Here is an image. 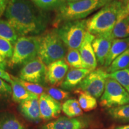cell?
<instances>
[{"label":"cell","mask_w":129,"mask_h":129,"mask_svg":"<svg viewBox=\"0 0 129 129\" xmlns=\"http://www.w3.org/2000/svg\"><path fill=\"white\" fill-rule=\"evenodd\" d=\"M16 79L29 92L38 95V96H40L44 93V88L42 85H40V84L26 81H24L19 78H17V77H16Z\"/></svg>","instance_id":"obj_30"},{"label":"cell","mask_w":129,"mask_h":129,"mask_svg":"<svg viewBox=\"0 0 129 129\" xmlns=\"http://www.w3.org/2000/svg\"><path fill=\"white\" fill-rule=\"evenodd\" d=\"M19 110L26 120L38 122L41 120L39 98H34L23 101L19 104Z\"/></svg>","instance_id":"obj_15"},{"label":"cell","mask_w":129,"mask_h":129,"mask_svg":"<svg viewBox=\"0 0 129 129\" xmlns=\"http://www.w3.org/2000/svg\"><path fill=\"white\" fill-rule=\"evenodd\" d=\"M0 129H25V128L13 113L7 110H1Z\"/></svg>","instance_id":"obj_20"},{"label":"cell","mask_w":129,"mask_h":129,"mask_svg":"<svg viewBox=\"0 0 129 129\" xmlns=\"http://www.w3.org/2000/svg\"><path fill=\"white\" fill-rule=\"evenodd\" d=\"M67 47L61 40L56 29L49 30L40 35L38 57L46 65L63 60L68 52Z\"/></svg>","instance_id":"obj_4"},{"label":"cell","mask_w":129,"mask_h":129,"mask_svg":"<svg viewBox=\"0 0 129 129\" xmlns=\"http://www.w3.org/2000/svg\"><path fill=\"white\" fill-rule=\"evenodd\" d=\"M109 74L102 68L92 71L78 86L77 90H81L95 98H99L104 93L106 81Z\"/></svg>","instance_id":"obj_8"},{"label":"cell","mask_w":129,"mask_h":129,"mask_svg":"<svg viewBox=\"0 0 129 129\" xmlns=\"http://www.w3.org/2000/svg\"><path fill=\"white\" fill-rule=\"evenodd\" d=\"M47 67L38 57L24 64L19 72V78L30 83L40 84L45 81Z\"/></svg>","instance_id":"obj_9"},{"label":"cell","mask_w":129,"mask_h":129,"mask_svg":"<svg viewBox=\"0 0 129 129\" xmlns=\"http://www.w3.org/2000/svg\"><path fill=\"white\" fill-rule=\"evenodd\" d=\"M7 65V62H6V60L5 59H3L2 57L0 56V68L4 69L6 68Z\"/></svg>","instance_id":"obj_35"},{"label":"cell","mask_w":129,"mask_h":129,"mask_svg":"<svg viewBox=\"0 0 129 129\" xmlns=\"http://www.w3.org/2000/svg\"><path fill=\"white\" fill-rule=\"evenodd\" d=\"M100 104L108 109L129 104V93L115 80L108 78L101 97Z\"/></svg>","instance_id":"obj_7"},{"label":"cell","mask_w":129,"mask_h":129,"mask_svg":"<svg viewBox=\"0 0 129 129\" xmlns=\"http://www.w3.org/2000/svg\"><path fill=\"white\" fill-rule=\"evenodd\" d=\"M114 40L112 35L111 34L95 37L94 40L92 41L91 45L96 56L97 62L99 65L104 66Z\"/></svg>","instance_id":"obj_13"},{"label":"cell","mask_w":129,"mask_h":129,"mask_svg":"<svg viewBox=\"0 0 129 129\" xmlns=\"http://www.w3.org/2000/svg\"><path fill=\"white\" fill-rule=\"evenodd\" d=\"M14 46L8 40L0 38V56L5 60L10 59L13 53Z\"/></svg>","instance_id":"obj_29"},{"label":"cell","mask_w":129,"mask_h":129,"mask_svg":"<svg viewBox=\"0 0 129 129\" xmlns=\"http://www.w3.org/2000/svg\"><path fill=\"white\" fill-rule=\"evenodd\" d=\"M0 78L2 80H4L8 83L11 84L12 81V77H11V75L6 72L4 69H3L0 68Z\"/></svg>","instance_id":"obj_33"},{"label":"cell","mask_w":129,"mask_h":129,"mask_svg":"<svg viewBox=\"0 0 129 129\" xmlns=\"http://www.w3.org/2000/svg\"><path fill=\"white\" fill-rule=\"evenodd\" d=\"M111 35L114 39H121L129 37V16L125 12V8L119 17Z\"/></svg>","instance_id":"obj_19"},{"label":"cell","mask_w":129,"mask_h":129,"mask_svg":"<svg viewBox=\"0 0 129 129\" xmlns=\"http://www.w3.org/2000/svg\"><path fill=\"white\" fill-rule=\"evenodd\" d=\"M108 114L112 118L120 122L129 121V104L108 109Z\"/></svg>","instance_id":"obj_25"},{"label":"cell","mask_w":129,"mask_h":129,"mask_svg":"<svg viewBox=\"0 0 129 129\" xmlns=\"http://www.w3.org/2000/svg\"><path fill=\"white\" fill-rule=\"evenodd\" d=\"M95 37L87 32L85 38L79 48L84 67L85 69L94 71L98 66V62L92 47V41Z\"/></svg>","instance_id":"obj_12"},{"label":"cell","mask_w":129,"mask_h":129,"mask_svg":"<svg viewBox=\"0 0 129 129\" xmlns=\"http://www.w3.org/2000/svg\"><path fill=\"white\" fill-rule=\"evenodd\" d=\"M125 12H126L127 15L129 16V1L125 6Z\"/></svg>","instance_id":"obj_38"},{"label":"cell","mask_w":129,"mask_h":129,"mask_svg":"<svg viewBox=\"0 0 129 129\" xmlns=\"http://www.w3.org/2000/svg\"><path fill=\"white\" fill-rule=\"evenodd\" d=\"M129 48V37L121 39H114L112 41L111 49L106 57L104 67L108 68L112 61L121 54Z\"/></svg>","instance_id":"obj_18"},{"label":"cell","mask_w":129,"mask_h":129,"mask_svg":"<svg viewBox=\"0 0 129 129\" xmlns=\"http://www.w3.org/2000/svg\"><path fill=\"white\" fill-rule=\"evenodd\" d=\"M115 129H129V124L118 126L117 127H115Z\"/></svg>","instance_id":"obj_36"},{"label":"cell","mask_w":129,"mask_h":129,"mask_svg":"<svg viewBox=\"0 0 129 129\" xmlns=\"http://www.w3.org/2000/svg\"><path fill=\"white\" fill-rule=\"evenodd\" d=\"M92 71L85 68H71L68 71L60 85L64 90H71L78 86Z\"/></svg>","instance_id":"obj_16"},{"label":"cell","mask_w":129,"mask_h":129,"mask_svg":"<svg viewBox=\"0 0 129 129\" xmlns=\"http://www.w3.org/2000/svg\"><path fill=\"white\" fill-rule=\"evenodd\" d=\"M127 3L123 0H112L87 19V31L94 37L112 34L119 17Z\"/></svg>","instance_id":"obj_2"},{"label":"cell","mask_w":129,"mask_h":129,"mask_svg":"<svg viewBox=\"0 0 129 129\" xmlns=\"http://www.w3.org/2000/svg\"><path fill=\"white\" fill-rule=\"evenodd\" d=\"M11 97L12 98V87L0 78V111L7 105Z\"/></svg>","instance_id":"obj_27"},{"label":"cell","mask_w":129,"mask_h":129,"mask_svg":"<svg viewBox=\"0 0 129 129\" xmlns=\"http://www.w3.org/2000/svg\"><path fill=\"white\" fill-rule=\"evenodd\" d=\"M4 16L20 37L40 34L48 23L47 14L29 0H9Z\"/></svg>","instance_id":"obj_1"},{"label":"cell","mask_w":129,"mask_h":129,"mask_svg":"<svg viewBox=\"0 0 129 129\" xmlns=\"http://www.w3.org/2000/svg\"><path fill=\"white\" fill-rule=\"evenodd\" d=\"M56 30L68 49L79 50L87 32V20L65 22Z\"/></svg>","instance_id":"obj_6"},{"label":"cell","mask_w":129,"mask_h":129,"mask_svg":"<svg viewBox=\"0 0 129 129\" xmlns=\"http://www.w3.org/2000/svg\"><path fill=\"white\" fill-rule=\"evenodd\" d=\"M108 77L118 82L129 93V69L109 74Z\"/></svg>","instance_id":"obj_28"},{"label":"cell","mask_w":129,"mask_h":129,"mask_svg":"<svg viewBox=\"0 0 129 129\" xmlns=\"http://www.w3.org/2000/svg\"><path fill=\"white\" fill-rule=\"evenodd\" d=\"M40 35L20 37L14 45L13 53L7 64L14 68L25 64L38 57Z\"/></svg>","instance_id":"obj_5"},{"label":"cell","mask_w":129,"mask_h":129,"mask_svg":"<svg viewBox=\"0 0 129 129\" xmlns=\"http://www.w3.org/2000/svg\"><path fill=\"white\" fill-rule=\"evenodd\" d=\"M81 1V0H61V2L62 3H73L77 2V1Z\"/></svg>","instance_id":"obj_37"},{"label":"cell","mask_w":129,"mask_h":129,"mask_svg":"<svg viewBox=\"0 0 129 129\" xmlns=\"http://www.w3.org/2000/svg\"><path fill=\"white\" fill-rule=\"evenodd\" d=\"M64 60L71 68H84L80 53L78 50H68Z\"/></svg>","instance_id":"obj_26"},{"label":"cell","mask_w":129,"mask_h":129,"mask_svg":"<svg viewBox=\"0 0 129 129\" xmlns=\"http://www.w3.org/2000/svg\"><path fill=\"white\" fill-rule=\"evenodd\" d=\"M47 94L57 101H62L69 98V93L60 88L50 87L47 89Z\"/></svg>","instance_id":"obj_32"},{"label":"cell","mask_w":129,"mask_h":129,"mask_svg":"<svg viewBox=\"0 0 129 129\" xmlns=\"http://www.w3.org/2000/svg\"><path fill=\"white\" fill-rule=\"evenodd\" d=\"M78 94V102L80 107L85 112L92 111L95 109L98 106L96 98L90 94L77 90Z\"/></svg>","instance_id":"obj_24"},{"label":"cell","mask_w":129,"mask_h":129,"mask_svg":"<svg viewBox=\"0 0 129 129\" xmlns=\"http://www.w3.org/2000/svg\"><path fill=\"white\" fill-rule=\"evenodd\" d=\"M9 0H0V17L5 13Z\"/></svg>","instance_id":"obj_34"},{"label":"cell","mask_w":129,"mask_h":129,"mask_svg":"<svg viewBox=\"0 0 129 129\" xmlns=\"http://www.w3.org/2000/svg\"><path fill=\"white\" fill-rule=\"evenodd\" d=\"M18 37L15 29L7 20L0 19V38L8 40L14 45L19 38Z\"/></svg>","instance_id":"obj_23"},{"label":"cell","mask_w":129,"mask_h":129,"mask_svg":"<svg viewBox=\"0 0 129 129\" xmlns=\"http://www.w3.org/2000/svg\"><path fill=\"white\" fill-rule=\"evenodd\" d=\"M129 68V48L122 53L112 61L110 65L106 68V71L111 74L118 71L128 69Z\"/></svg>","instance_id":"obj_21"},{"label":"cell","mask_w":129,"mask_h":129,"mask_svg":"<svg viewBox=\"0 0 129 129\" xmlns=\"http://www.w3.org/2000/svg\"><path fill=\"white\" fill-rule=\"evenodd\" d=\"M68 71L69 66L64 59L51 63L47 66L45 81L51 85H60Z\"/></svg>","instance_id":"obj_10"},{"label":"cell","mask_w":129,"mask_h":129,"mask_svg":"<svg viewBox=\"0 0 129 129\" xmlns=\"http://www.w3.org/2000/svg\"><path fill=\"white\" fill-rule=\"evenodd\" d=\"M87 125L83 118L61 117L43 125L41 129H84Z\"/></svg>","instance_id":"obj_14"},{"label":"cell","mask_w":129,"mask_h":129,"mask_svg":"<svg viewBox=\"0 0 129 129\" xmlns=\"http://www.w3.org/2000/svg\"><path fill=\"white\" fill-rule=\"evenodd\" d=\"M32 2L41 10H48L57 9L62 2L61 0H32Z\"/></svg>","instance_id":"obj_31"},{"label":"cell","mask_w":129,"mask_h":129,"mask_svg":"<svg viewBox=\"0 0 129 129\" xmlns=\"http://www.w3.org/2000/svg\"><path fill=\"white\" fill-rule=\"evenodd\" d=\"M39 104L41 118L45 121L58 117L62 111L60 103L46 93L39 96Z\"/></svg>","instance_id":"obj_11"},{"label":"cell","mask_w":129,"mask_h":129,"mask_svg":"<svg viewBox=\"0 0 129 129\" xmlns=\"http://www.w3.org/2000/svg\"><path fill=\"white\" fill-rule=\"evenodd\" d=\"M62 111L69 118H76L83 115V109L75 99L67 100L62 105Z\"/></svg>","instance_id":"obj_22"},{"label":"cell","mask_w":129,"mask_h":129,"mask_svg":"<svg viewBox=\"0 0 129 129\" xmlns=\"http://www.w3.org/2000/svg\"><path fill=\"white\" fill-rule=\"evenodd\" d=\"M112 0H81L73 3H62L56 9L53 25L57 28L60 23L83 20L95 11L100 10Z\"/></svg>","instance_id":"obj_3"},{"label":"cell","mask_w":129,"mask_h":129,"mask_svg":"<svg viewBox=\"0 0 129 129\" xmlns=\"http://www.w3.org/2000/svg\"><path fill=\"white\" fill-rule=\"evenodd\" d=\"M11 77L12 79L10 84L12 89V99L14 102L20 104L27 100L39 98V96L33 94L26 89L17 80L16 77L11 75Z\"/></svg>","instance_id":"obj_17"}]
</instances>
